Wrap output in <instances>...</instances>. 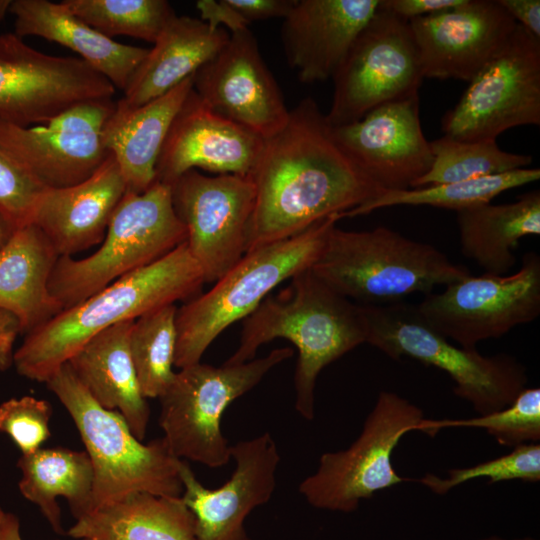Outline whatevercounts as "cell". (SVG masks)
Segmentation results:
<instances>
[{"label":"cell","mask_w":540,"mask_h":540,"mask_svg":"<svg viewBox=\"0 0 540 540\" xmlns=\"http://www.w3.org/2000/svg\"><path fill=\"white\" fill-rule=\"evenodd\" d=\"M249 177L255 205L248 251L292 237L331 215L343 218L384 191L340 148L326 114L310 97L264 139Z\"/></svg>","instance_id":"6da1fadb"},{"label":"cell","mask_w":540,"mask_h":540,"mask_svg":"<svg viewBox=\"0 0 540 540\" xmlns=\"http://www.w3.org/2000/svg\"><path fill=\"white\" fill-rule=\"evenodd\" d=\"M276 338L290 341L298 351L295 409L304 419L313 420L319 374L366 343L367 325L361 305L340 295L309 268L244 319L239 345L224 363L250 361L259 347Z\"/></svg>","instance_id":"7a4b0ae2"},{"label":"cell","mask_w":540,"mask_h":540,"mask_svg":"<svg viewBox=\"0 0 540 540\" xmlns=\"http://www.w3.org/2000/svg\"><path fill=\"white\" fill-rule=\"evenodd\" d=\"M204 283L184 242L28 332L15 350L13 365L19 375L46 383L96 334L176 301H188Z\"/></svg>","instance_id":"3957f363"},{"label":"cell","mask_w":540,"mask_h":540,"mask_svg":"<svg viewBox=\"0 0 540 540\" xmlns=\"http://www.w3.org/2000/svg\"><path fill=\"white\" fill-rule=\"evenodd\" d=\"M333 290L360 305L400 302L414 293H432L470 275L428 243L384 226L366 231L330 230L311 267Z\"/></svg>","instance_id":"277c9868"},{"label":"cell","mask_w":540,"mask_h":540,"mask_svg":"<svg viewBox=\"0 0 540 540\" xmlns=\"http://www.w3.org/2000/svg\"><path fill=\"white\" fill-rule=\"evenodd\" d=\"M340 219L331 215L292 237L247 251L211 289L177 309L175 367L200 362L226 328L248 317L278 285L311 268Z\"/></svg>","instance_id":"5b68a950"},{"label":"cell","mask_w":540,"mask_h":540,"mask_svg":"<svg viewBox=\"0 0 540 540\" xmlns=\"http://www.w3.org/2000/svg\"><path fill=\"white\" fill-rule=\"evenodd\" d=\"M46 384L73 419L91 461V512L133 492L182 495V460L172 454L163 437L142 443L118 412L103 408L91 397L68 363Z\"/></svg>","instance_id":"8992f818"},{"label":"cell","mask_w":540,"mask_h":540,"mask_svg":"<svg viewBox=\"0 0 540 540\" xmlns=\"http://www.w3.org/2000/svg\"><path fill=\"white\" fill-rule=\"evenodd\" d=\"M185 241L186 229L174 211L170 185L156 181L142 193L126 191L99 249L83 259L59 257L49 292L62 310L68 309Z\"/></svg>","instance_id":"52a82bcc"},{"label":"cell","mask_w":540,"mask_h":540,"mask_svg":"<svg viewBox=\"0 0 540 540\" xmlns=\"http://www.w3.org/2000/svg\"><path fill=\"white\" fill-rule=\"evenodd\" d=\"M367 325L366 343L388 357L415 359L446 372L454 393L484 415L511 404L526 388V368L507 354L484 356L457 347L437 332L416 305L395 302L361 305Z\"/></svg>","instance_id":"ba28073f"},{"label":"cell","mask_w":540,"mask_h":540,"mask_svg":"<svg viewBox=\"0 0 540 540\" xmlns=\"http://www.w3.org/2000/svg\"><path fill=\"white\" fill-rule=\"evenodd\" d=\"M292 355L291 348L283 347L241 364L198 362L176 372L159 398V425L172 454L210 468L226 465L231 446L221 429L225 410Z\"/></svg>","instance_id":"9c48e42d"},{"label":"cell","mask_w":540,"mask_h":540,"mask_svg":"<svg viewBox=\"0 0 540 540\" xmlns=\"http://www.w3.org/2000/svg\"><path fill=\"white\" fill-rule=\"evenodd\" d=\"M423 418L409 400L381 391L356 440L346 449L323 453L316 470L299 484L300 494L314 508L350 513L376 492L409 480L394 469L392 454Z\"/></svg>","instance_id":"30bf717a"},{"label":"cell","mask_w":540,"mask_h":540,"mask_svg":"<svg viewBox=\"0 0 540 540\" xmlns=\"http://www.w3.org/2000/svg\"><path fill=\"white\" fill-rule=\"evenodd\" d=\"M424 79L409 22L380 0L332 77L330 126L353 123L390 102L418 95Z\"/></svg>","instance_id":"8fae6325"},{"label":"cell","mask_w":540,"mask_h":540,"mask_svg":"<svg viewBox=\"0 0 540 540\" xmlns=\"http://www.w3.org/2000/svg\"><path fill=\"white\" fill-rule=\"evenodd\" d=\"M540 124V39L519 24L469 81L441 120L444 136L496 140L506 130Z\"/></svg>","instance_id":"7c38bea8"},{"label":"cell","mask_w":540,"mask_h":540,"mask_svg":"<svg viewBox=\"0 0 540 540\" xmlns=\"http://www.w3.org/2000/svg\"><path fill=\"white\" fill-rule=\"evenodd\" d=\"M417 306L441 335L465 349L499 338L540 315V257L527 252L510 275L471 276L440 293H429Z\"/></svg>","instance_id":"4fadbf2b"},{"label":"cell","mask_w":540,"mask_h":540,"mask_svg":"<svg viewBox=\"0 0 540 540\" xmlns=\"http://www.w3.org/2000/svg\"><path fill=\"white\" fill-rule=\"evenodd\" d=\"M115 87L81 58L38 51L15 33L0 34V120L45 124L88 101L112 99Z\"/></svg>","instance_id":"5bb4252c"},{"label":"cell","mask_w":540,"mask_h":540,"mask_svg":"<svg viewBox=\"0 0 540 540\" xmlns=\"http://www.w3.org/2000/svg\"><path fill=\"white\" fill-rule=\"evenodd\" d=\"M174 211L186 229V245L205 283L216 282L248 251L255 205L249 176H207L196 169L171 185Z\"/></svg>","instance_id":"9a60e30c"},{"label":"cell","mask_w":540,"mask_h":540,"mask_svg":"<svg viewBox=\"0 0 540 540\" xmlns=\"http://www.w3.org/2000/svg\"><path fill=\"white\" fill-rule=\"evenodd\" d=\"M112 99L88 101L35 126L0 120V148L44 188H64L89 178L110 152L103 139Z\"/></svg>","instance_id":"2e32d148"},{"label":"cell","mask_w":540,"mask_h":540,"mask_svg":"<svg viewBox=\"0 0 540 540\" xmlns=\"http://www.w3.org/2000/svg\"><path fill=\"white\" fill-rule=\"evenodd\" d=\"M193 90L213 111L264 139L280 130L289 116L248 28L230 33L227 43L194 73Z\"/></svg>","instance_id":"e0dca14e"},{"label":"cell","mask_w":540,"mask_h":540,"mask_svg":"<svg viewBox=\"0 0 540 540\" xmlns=\"http://www.w3.org/2000/svg\"><path fill=\"white\" fill-rule=\"evenodd\" d=\"M231 458V477L215 489L202 485L181 461V498L194 515L195 540H252L246 518L274 493L280 454L269 432L231 445Z\"/></svg>","instance_id":"ac0fdd59"},{"label":"cell","mask_w":540,"mask_h":540,"mask_svg":"<svg viewBox=\"0 0 540 540\" xmlns=\"http://www.w3.org/2000/svg\"><path fill=\"white\" fill-rule=\"evenodd\" d=\"M332 134L351 161L384 191L412 188L433 163L430 142L421 127L418 95L332 127Z\"/></svg>","instance_id":"d6986e66"},{"label":"cell","mask_w":540,"mask_h":540,"mask_svg":"<svg viewBox=\"0 0 540 540\" xmlns=\"http://www.w3.org/2000/svg\"><path fill=\"white\" fill-rule=\"evenodd\" d=\"M408 22L424 78L466 82L496 54L517 25L497 0H463Z\"/></svg>","instance_id":"ffe728a7"},{"label":"cell","mask_w":540,"mask_h":540,"mask_svg":"<svg viewBox=\"0 0 540 540\" xmlns=\"http://www.w3.org/2000/svg\"><path fill=\"white\" fill-rule=\"evenodd\" d=\"M263 146V137L213 111L192 89L162 145L156 181L171 185L192 169L250 176Z\"/></svg>","instance_id":"44dd1931"},{"label":"cell","mask_w":540,"mask_h":540,"mask_svg":"<svg viewBox=\"0 0 540 540\" xmlns=\"http://www.w3.org/2000/svg\"><path fill=\"white\" fill-rule=\"evenodd\" d=\"M380 0H296L283 19L281 39L300 82L332 79Z\"/></svg>","instance_id":"7402d4cb"},{"label":"cell","mask_w":540,"mask_h":540,"mask_svg":"<svg viewBox=\"0 0 540 540\" xmlns=\"http://www.w3.org/2000/svg\"><path fill=\"white\" fill-rule=\"evenodd\" d=\"M126 193L114 156L86 180L42 193L31 223L47 237L59 257L71 256L103 241L109 222Z\"/></svg>","instance_id":"603a6c76"},{"label":"cell","mask_w":540,"mask_h":540,"mask_svg":"<svg viewBox=\"0 0 540 540\" xmlns=\"http://www.w3.org/2000/svg\"><path fill=\"white\" fill-rule=\"evenodd\" d=\"M134 321L118 323L96 334L67 363L91 397L103 408L118 412L142 441L150 408L140 390L129 349Z\"/></svg>","instance_id":"cb8c5ba5"},{"label":"cell","mask_w":540,"mask_h":540,"mask_svg":"<svg viewBox=\"0 0 540 540\" xmlns=\"http://www.w3.org/2000/svg\"><path fill=\"white\" fill-rule=\"evenodd\" d=\"M9 13L15 17L16 35L41 37L73 50L123 91L149 50L116 42L73 15L61 2L12 0Z\"/></svg>","instance_id":"d4e9b609"},{"label":"cell","mask_w":540,"mask_h":540,"mask_svg":"<svg viewBox=\"0 0 540 540\" xmlns=\"http://www.w3.org/2000/svg\"><path fill=\"white\" fill-rule=\"evenodd\" d=\"M224 28L212 30L201 19L175 15L133 73L121 108H135L172 90L192 76L228 41Z\"/></svg>","instance_id":"484cf974"},{"label":"cell","mask_w":540,"mask_h":540,"mask_svg":"<svg viewBox=\"0 0 540 540\" xmlns=\"http://www.w3.org/2000/svg\"><path fill=\"white\" fill-rule=\"evenodd\" d=\"M193 75L141 106L121 108L115 103L104 126L103 139L118 164L126 191L142 193L156 182V163L162 145L174 117L193 89Z\"/></svg>","instance_id":"4316f807"},{"label":"cell","mask_w":540,"mask_h":540,"mask_svg":"<svg viewBox=\"0 0 540 540\" xmlns=\"http://www.w3.org/2000/svg\"><path fill=\"white\" fill-rule=\"evenodd\" d=\"M59 256L33 223L14 229L0 249V308L14 314L22 333L44 324L61 306L48 288Z\"/></svg>","instance_id":"83f0119b"},{"label":"cell","mask_w":540,"mask_h":540,"mask_svg":"<svg viewBox=\"0 0 540 540\" xmlns=\"http://www.w3.org/2000/svg\"><path fill=\"white\" fill-rule=\"evenodd\" d=\"M78 540H195V519L181 496L133 492L76 520Z\"/></svg>","instance_id":"f1b7e54d"},{"label":"cell","mask_w":540,"mask_h":540,"mask_svg":"<svg viewBox=\"0 0 540 540\" xmlns=\"http://www.w3.org/2000/svg\"><path fill=\"white\" fill-rule=\"evenodd\" d=\"M462 254L486 274L505 275L516 263L513 250L526 236L540 235V191L504 204L484 203L457 212Z\"/></svg>","instance_id":"f546056e"},{"label":"cell","mask_w":540,"mask_h":540,"mask_svg":"<svg viewBox=\"0 0 540 540\" xmlns=\"http://www.w3.org/2000/svg\"><path fill=\"white\" fill-rule=\"evenodd\" d=\"M19 491L39 507L51 528L65 534L57 498L63 497L76 520L91 512L94 472L88 454L64 447H52L21 455Z\"/></svg>","instance_id":"4dcf8cb0"},{"label":"cell","mask_w":540,"mask_h":540,"mask_svg":"<svg viewBox=\"0 0 540 540\" xmlns=\"http://www.w3.org/2000/svg\"><path fill=\"white\" fill-rule=\"evenodd\" d=\"M540 179L539 168H522L510 172L464 181L428 185L405 190L383 191L370 201L346 212L344 217L369 214L392 206H432L456 212L484 203L510 189Z\"/></svg>","instance_id":"1f68e13d"},{"label":"cell","mask_w":540,"mask_h":540,"mask_svg":"<svg viewBox=\"0 0 540 540\" xmlns=\"http://www.w3.org/2000/svg\"><path fill=\"white\" fill-rule=\"evenodd\" d=\"M175 304L137 318L129 335V349L143 396L160 398L172 383L177 342Z\"/></svg>","instance_id":"d6a6232c"},{"label":"cell","mask_w":540,"mask_h":540,"mask_svg":"<svg viewBox=\"0 0 540 540\" xmlns=\"http://www.w3.org/2000/svg\"><path fill=\"white\" fill-rule=\"evenodd\" d=\"M433 163L412 188L492 176L527 168L532 157L502 150L496 140L460 141L447 136L430 141Z\"/></svg>","instance_id":"836d02e7"},{"label":"cell","mask_w":540,"mask_h":540,"mask_svg":"<svg viewBox=\"0 0 540 540\" xmlns=\"http://www.w3.org/2000/svg\"><path fill=\"white\" fill-rule=\"evenodd\" d=\"M61 3L109 38L124 35L152 43L176 15L166 0H63Z\"/></svg>","instance_id":"e575fe53"},{"label":"cell","mask_w":540,"mask_h":540,"mask_svg":"<svg viewBox=\"0 0 540 540\" xmlns=\"http://www.w3.org/2000/svg\"><path fill=\"white\" fill-rule=\"evenodd\" d=\"M482 428L499 444L516 447L540 440V388H524L508 406L473 418L426 419L416 426L429 436H435L444 428Z\"/></svg>","instance_id":"d590c367"},{"label":"cell","mask_w":540,"mask_h":540,"mask_svg":"<svg viewBox=\"0 0 540 540\" xmlns=\"http://www.w3.org/2000/svg\"><path fill=\"white\" fill-rule=\"evenodd\" d=\"M479 478L488 479L489 484L511 480L539 482L540 444H521L506 455L470 467L449 469L445 478L426 473L417 481L435 494L445 495L453 488Z\"/></svg>","instance_id":"8d00e7d4"},{"label":"cell","mask_w":540,"mask_h":540,"mask_svg":"<svg viewBox=\"0 0 540 540\" xmlns=\"http://www.w3.org/2000/svg\"><path fill=\"white\" fill-rule=\"evenodd\" d=\"M52 407L33 396L11 398L0 405V432L18 447L21 455L40 449L50 436Z\"/></svg>","instance_id":"74e56055"},{"label":"cell","mask_w":540,"mask_h":540,"mask_svg":"<svg viewBox=\"0 0 540 540\" xmlns=\"http://www.w3.org/2000/svg\"><path fill=\"white\" fill-rule=\"evenodd\" d=\"M45 189L0 148V213L15 229L31 223Z\"/></svg>","instance_id":"f35d334b"},{"label":"cell","mask_w":540,"mask_h":540,"mask_svg":"<svg viewBox=\"0 0 540 540\" xmlns=\"http://www.w3.org/2000/svg\"><path fill=\"white\" fill-rule=\"evenodd\" d=\"M196 7L200 11V19L212 30L222 28L220 25L226 26L231 33L248 28L247 21L227 0H199Z\"/></svg>","instance_id":"ab89813d"},{"label":"cell","mask_w":540,"mask_h":540,"mask_svg":"<svg viewBox=\"0 0 540 540\" xmlns=\"http://www.w3.org/2000/svg\"><path fill=\"white\" fill-rule=\"evenodd\" d=\"M228 3L250 24L271 18H285L296 0H227Z\"/></svg>","instance_id":"60d3db41"},{"label":"cell","mask_w":540,"mask_h":540,"mask_svg":"<svg viewBox=\"0 0 540 540\" xmlns=\"http://www.w3.org/2000/svg\"><path fill=\"white\" fill-rule=\"evenodd\" d=\"M463 0H382L383 5L407 21L459 5Z\"/></svg>","instance_id":"b9f144b4"},{"label":"cell","mask_w":540,"mask_h":540,"mask_svg":"<svg viewBox=\"0 0 540 540\" xmlns=\"http://www.w3.org/2000/svg\"><path fill=\"white\" fill-rule=\"evenodd\" d=\"M497 2L517 24L540 39L539 0H497Z\"/></svg>","instance_id":"7bdbcfd3"},{"label":"cell","mask_w":540,"mask_h":540,"mask_svg":"<svg viewBox=\"0 0 540 540\" xmlns=\"http://www.w3.org/2000/svg\"><path fill=\"white\" fill-rule=\"evenodd\" d=\"M20 333L22 331L17 317L0 308V372L14 364V344Z\"/></svg>","instance_id":"ee69618b"},{"label":"cell","mask_w":540,"mask_h":540,"mask_svg":"<svg viewBox=\"0 0 540 540\" xmlns=\"http://www.w3.org/2000/svg\"><path fill=\"white\" fill-rule=\"evenodd\" d=\"M0 540H23L18 517L5 512L0 521Z\"/></svg>","instance_id":"f6af8a7d"},{"label":"cell","mask_w":540,"mask_h":540,"mask_svg":"<svg viewBox=\"0 0 540 540\" xmlns=\"http://www.w3.org/2000/svg\"><path fill=\"white\" fill-rule=\"evenodd\" d=\"M14 229L15 228L9 223V221L0 213V249L10 238Z\"/></svg>","instance_id":"bcb514c9"},{"label":"cell","mask_w":540,"mask_h":540,"mask_svg":"<svg viewBox=\"0 0 540 540\" xmlns=\"http://www.w3.org/2000/svg\"><path fill=\"white\" fill-rule=\"evenodd\" d=\"M12 0H0V22L5 18L6 14L9 13Z\"/></svg>","instance_id":"7dc6e473"},{"label":"cell","mask_w":540,"mask_h":540,"mask_svg":"<svg viewBox=\"0 0 540 540\" xmlns=\"http://www.w3.org/2000/svg\"><path fill=\"white\" fill-rule=\"evenodd\" d=\"M481 540H507V539H504L498 536H491V537H487ZM513 540H535V539L530 538V537H524V538H518V539H513Z\"/></svg>","instance_id":"c3c4849f"},{"label":"cell","mask_w":540,"mask_h":540,"mask_svg":"<svg viewBox=\"0 0 540 540\" xmlns=\"http://www.w3.org/2000/svg\"><path fill=\"white\" fill-rule=\"evenodd\" d=\"M5 511L0 507V521L4 515Z\"/></svg>","instance_id":"681fc988"}]
</instances>
